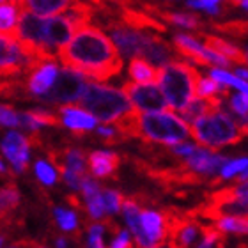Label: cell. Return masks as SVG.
Listing matches in <instances>:
<instances>
[{"label": "cell", "instance_id": "obj_1", "mask_svg": "<svg viewBox=\"0 0 248 248\" xmlns=\"http://www.w3.org/2000/svg\"><path fill=\"white\" fill-rule=\"evenodd\" d=\"M119 53L112 37L98 27L85 25L78 29L66 46L61 48L57 57L64 67L77 69L96 82H107L123 69Z\"/></svg>", "mask_w": 248, "mask_h": 248}, {"label": "cell", "instance_id": "obj_2", "mask_svg": "<svg viewBox=\"0 0 248 248\" xmlns=\"http://www.w3.org/2000/svg\"><path fill=\"white\" fill-rule=\"evenodd\" d=\"M115 128L121 137L129 139H144L147 142H156L163 145H176L186 142L193 137L191 126H188L181 115H177L172 110H161V112H137L123 117L115 123Z\"/></svg>", "mask_w": 248, "mask_h": 248}, {"label": "cell", "instance_id": "obj_3", "mask_svg": "<svg viewBox=\"0 0 248 248\" xmlns=\"http://www.w3.org/2000/svg\"><path fill=\"white\" fill-rule=\"evenodd\" d=\"M191 135L204 147L220 149L245 139L248 135V124L238 123L225 110L217 108L191 124Z\"/></svg>", "mask_w": 248, "mask_h": 248}, {"label": "cell", "instance_id": "obj_4", "mask_svg": "<svg viewBox=\"0 0 248 248\" xmlns=\"http://www.w3.org/2000/svg\"><path fill=\"white\" fill-rule=\"evenodd\" d=\"M80 105L101 124H115L135 110L124 89L105 85L99 82H89Z\"/></svg>", "mask_w": 248, "mask_h": 248}, {"label": "cell", "instance_id": "obj_5", "mask_svg": "<svg viewBox=\"0 0 248 248\" xmlns=\"http://www.w3.org/2000/svg\"><path fill=\"white\" fill-rule=\"evenodd\" d=\"M197 67L186 62L172 61L158 69V85L165 94L169 107L176 112H181L188 107L191 99L197 98L199 83Z\"/></svg>", "mask_w": 248, "mask_h": 248}, {"label": "cell", "instance_id": "obj_6", "mask_svg": "<svg viewBox=\"0 0 248 248\" xmlns=\"http://www.w3.org/2000/svg\"><path fill=\"white\" fill-rule=\"evenodd\" d=\"M87 85L89 80L83 73L71 69V67H62L57 82L53 83L50 93L43 99L50 105L78 103V101H82L83 94L87 91Z\"/></svg>", "mask_w": 248, "mask_h": 248}, {"label": "cell", "instance_id": "obj_7", "mask_svg": "<svg viewBox=\"0 0 248 248\" xmlns=\"http://www.w3.org/2000/svg\"><path fill=\"white\" fill-rule=\"evenodd\" d=\"M124 91L128 94L129 101L137 112L147 114V112H161L169 110V101L165 94L156 83H124Z\"/></svg>", "mask_w": 248, "mask_h": 248}, {"label": "cell", "instance_id": "obj_8", "mask_svg": "<svg viewBox=\"0 0 248 248\" xmlns=\"http://www.w3.org/2000/svg\"><path fill=\"white\" fill-rule=\"evenodd\" d=\"M108 34L112 37V41L115 43V46L119 48L121 55L124 57H131L135 55H142V50L147 41V32L139 31L135 27L128 25L126 21H112L107 25Z\"/></svg>", "mask_w": 248, "mask_h": 248}, {"label": "cell", "instance_id": "obj_9", "mask_svg": "<svg viewBox=\"0 0 248 248\" xmlns=\"http://www.w3.org/2000/svg\"><path fill=\"white\" fill-rule=\"evenodd\" d=\"M227 161V156L218 155L209 147H197L188 158H185V167L202 177H213L220 176Z\"/></svg>", "mask_w": 248, "mask_h": 248}, {"label": "cell", "instance_id": "obj_10", "mask_svg": "<svg viewBox=\"0 0 248 248\" xmlns=\"http://www.w3.org/2000/svg\"><path fill=\"white\" fill-rule=\"evenodd\" d=\"M2 153L9 161L15 172H23L31 160V140L25 139L20 131H9L2 140Z\"/></svg>", "mask_w": 248, "mask_h": 248}, {"label": "cell", "instance_id": "obj_11", "mask_svg": "<svg viewBox=\"0 0 248 248\" xmlns=\"http://www.w3.org/2000/svg\"><path fill=\"white\" fill-rule=\"evenodd\" d=\"M59 67L55 61H45L34 69L27 78V93L31 94L32 98H45L50 89L53 87V83L57 82L59 78Z\"/></svg>", "mask_w": 248, "mask_h": 248}, {"label": "cell", "instance_id": "obj_12", "mask_svg": "<svg viewBox=\"0 0 248 248\" xmlns=\"http://www.w3.org/2000/svg\"><path fill=\"white\" fill-rule=\"evenodd\" d=\"M59 115H61L62 124L67 129H71L75 135H85L87 131L96 128L98 119L94 117L91 112L83 108V107H75V105H62L59 108Z\"/></svg>", "mask_w": 248, "mask_h": 248}, {"label": "cell", "instance_id": "obj_13", "mask_svg": "<svg viewBox=\"0 0 248 248\" xmlns=\"http://www.w3.org/2000/svg\"><path fill=\"white\" fill-rule=\"evenodd\" d=\"M142 227H144V234L145 238L149 239L151 247L161 243L169 236L167 213L155 211V209H144L142 211Z\"/></svg>", "mask_w": 248, "mask_h": 248}, {"label": "cell", "instance_id": "obj_14", "mask_svg": "<svg viewBox=\"0 0 248 248\" xmlns=\"http://www.w3.org/2000/svg\"><path fill=\"white\" fill-rule=\"evenodd\" d=\"M119 167V155L112 151H94L89 155V170L94 177H108Z\"/></svg>", "mask_w": 248, "mask_h": 248}, {"label": "cell", "instance_id": "obj_15", "mask_svg": "<svg viewBox=\"0 0 248 248\" xmlns=\"http://www.w3.org/2000/svg\"><path fill=\"white\" fill-rule=\"evenodd\" d=\"M140 57H144L145 61H149L153 66L161 67V66H165V64H169V62H172L174 52H172V48L169 46L163 39H160L158 36L149 34Z\"/></svg>", "mask_w": 248, "mask_h": 248}, {"label": "cell", "instance_id": "obj_16", "mask_svg": "<svg viewBox=\"0 0 248 248\" xmlns=\"http://www.w3.org/2000/svg\"><path fill=\"white\" fill-rule=\"evenodd\" d=\"M123 217L128 223L129 231L133 234L135 241L140 248H151L149 239L145 238L144 227H142V211L140 207L137 206V202H133L131 199L123 202Z\"/></svg>", "mask_w": 248, "mask_h": 248}, {"label": "cell", "instance_id": "obj_17", "mask_svg": "<svg viewBox=\"0 0 248 248\" xmlns=\"http://www.w3.org/2000/svg\"><path fill=\"white\" fill-rule=\"evenodd\" d=\"M222 107V98H202L197 96L188 103L185 110H181V117L188 124H193L195 121H199L201 117L207 115L209 112L217 110Z\"/></svg>", "mask_w": 248, "mask_h": 248}, {"label": "cell", "instance_id": "obj_18", "mask_svg": "<svg viewBox=\"0 0 248 248\" xmlns=\"http://www.w3.org/2000/svg\"><path fill=\"white\" fill-rule=\"evenodd\" d=\"M20 121L25 129L31 131V135H37V131L43 128V126H57L62 124V121H59L52 112L43 108H34V110H27V112H21L20 114Z\"/></svg>", "mask_w": 248, "mask_h": 248}, {"label": "cell", "instance_id": "obj_19", "mask_svg": "<svg viewBox=\"0 0 248 248\" xmlns=\"http://www.w3.org/2000/svg\"><path fill=\"white\" fill-rule=\"evenodd\" d=\"M77 0H27L25 11H31L41 18H52L67 11Z\"/></svg>", "mask_w": 248, "mask_h": 248}, {"label": "cell", "instance_id": "obj_20", "mask_svg": "<svg viewBox=\"0 0 248 248\" xmlns=\"http://www.w3.org/2000/svg\"><path fill=\"white\" fill-rule=\"evenodd\" d=\"M206 39V46H209L211 50L218 52L220 55H223L225 59H229L231 62L238 64V66H243L247 64V59H245V52H241L238 46H234L232 43L225 41L222 37L217 36H204Z\"/></svg>", "mask_w": 248, "mask_h": 248}, {"label": "cell", "instance_id": "obj_21", "mask_svg": "<svg viewBox=\"0 0 248 248\" xmlns=\"http://www.w3.org/2000/svg\"><path fill=\"white\" fill-rule=\"evenodd\" d=\"M128 73L131 80L137 83H155L158 82V69L149 61L140 57H133L129 61Z\"/></svg>", "mask_w": 248, "mask_h": 248}, {"label": "cell", "instance_id": "obj_22", "mask_svg": "<svg viewBox=\"0 0 248 248\" xmlns=\"http://www.w3.org/2000/svg\"><path fill=\"white\" fill-rule=\"evenodd\" d=\"M123 21H126L128 25L139 29V31H145V29H153L156 32H165V25H161L160 21L151 18L144 11H131L124 9L123 11Z\"/></svg>", "mask_w": 248, "mask_h": 248}, {"label": "cell", "instance_id": "obj_23", "mask_svg": "<svg viewBox=\"0 0 248 248\" xmlns=\"http://www.w3.org/2000/svg\"><path fill=\"white\" fill-rule=\"evenodd\" d=\"M21 11L20 7L13 2H5L0 7V31L2 34H7V32H13L18 27V21H20Z\"/></svg>", "mask_w": 248, "mask_h": 248}, {"label": "cell", "instance_id": "obj_24", "mask_svg": "<svg viewBox=\"0 0 248 248\" xmlns=\"http://www.w3.org/2000/svg\"><path fill=\"white\" fill-rule=\"evenodd\" d=\"M20 204V191L15 186V183H9L2 188V195H0V206H2V217L9 218L11 213L16 211V207Z\"/></svg>", "mask_w": 248, "mask_h": 248}, {"label": "cell", "instance_id": "obj_25", "mask_svg": "<svg viewBox=\"0 0 248 248\" xmlns=\"http://www.w3.org/2000/svg\"><path fill=\"white\" fill-rule=\"evenodd\" d=\"M213 223L222 232L248 234V217H222Z\"/></svg>", "mask_w": 248, "mask_h": 248}, {"label": "cell", "instance_id": "obj_26", "mask_svg": "<svg viewBox=\"0 0 248 248\" xmlns=\"http://www.w3.org/2000/svg\"><path fill=\"white\" fill-rule=\"evenodd\" d=\"M225 87L227 85L218 83L211 77H201L199 78V83H197V96H202V98H218V94L229 96Z\"/></svg>", "mask_w": 248, "mask_h": 248}, {"label": "cell", "instance_id": "obj_27", "mask_svg": "<svg viewBox=\"0 0 248 248\" xmlns=\"http://www.w3.org/2000/svg\"><path fill=\"white\" fill-rule=\"evenodd\" d=\"M160 18L177 27H185V29H197L201 25V20L195 15H185V13H169V11H158Z\"/></svg>", "mask_w": 248, "mask_h": 248}, {"label": "cell", "instance_id": "obj_28", "mask_svg": "<svg viewBox=\"0 0 248 248\" xmlns=\"http://www.w3.org/2000/svg\"><path fill=\"white\" fill-rule=\"evenodd\" d=\"M248 167V158H236V160H229L225 163V167L222 169L220 176H218L217 183H222L225 179H232V177H238L243 170H247Z\"/></svg>", "mask_w": 248, "mask_h": 248}, {"label": "cell", "instance_id": "obj_29", "mask_svg": "<svg viewBox=\"0 0 248 248\" xmlns=\"http://www.w3.org/2000/svg\"><path fill=\"white\" fill-rule=\"evenodd\" d=\"M34 170H36L37 179H39L43 185L52 186V185H55V181H57V172H55V165H53V163H50V161L37 160L36 165H34Z\"/></svg>", "mask_w": 248, "mask_h": 248}, {"label": "cell", "instance_id": "obj_30", "mask_svg": "<svg viewBox=\"0 0 248 248\" xmlns=\"http://www.w3.org/2000/svg\"><path fill=\"white\" fill-rule=\"evenodd\" d=\"M218 243H223V232L213 225H202V241L197 248H215Z\"/></svg>", "mask_w": 248, "mask_h": 248}, {"label": "cell", "instance_id": "obj_31", "mask_svg": "<svg viewBox=\"0 0 248 248\" xmlns=\"http://www.w3.org/2000/svg\"><path fill=\"white\" fill-rule=\"evenodd\" d=\"M55 220H57L59 227L64 231V232H75L78 227V218L73 211H67L64 207H55Z\"/></svg>", "mask_w": 248, "mask_h": 248}, {"label": "cell", "instance_id": "obj_32", "mask_svg": "<svg viewBox=\"0 0 248 248\" xmlns=\"http://www.w3.org/2000/svg\"><path fill=\"white\" fill-rule=\"evenodd\" d=\"M103 191V190H101ZM96 193L93 197H87L85 202H87V213L91 215L93 220H101L107 213V207H105V201H103V193Z\"/></svg>", "mask_w": 248, "mask_h": 248}, {"label": "cell", "instance_id": "obj_33", "mask_svg": "<svg viewBox=\"0 0 248 248\" xmlns=\"http://www.w3.org/2000/svg\"><path fill=\"white\" fill-rule=\"evenodd\" d=\"M103 193V201H105V207H107V213H117L119 209H123V197H121L119 191L115 190H107L101 191Z\"/></svg>", "mask_w": 248, "mask_h": 248}, {"label": "cell", "instance_id": "obj_34", "mask_svg": "<svg viewBox=\"0 0 248 248\" xmlns=\"http://www.w3.org/2000/svg\"><path fill=\"white\" fill-rule=\"evenodd\" d=\"M229 105H231V110H232L236 115H239L241 119L248 115V96L247 94L238 93V94H234V96H231Z\"/></svg>", "mask_w": 248, "mask_h": 248}, {"label": "cell", "instance_id": "obj_35", "mask_svg": "<svg viewBox=\"0 0 248 248\" xmlns=\"http://www.w3.org/2000/svg\"><path fill=\"white\" fill-rule=\"evenodd\" d=\"M89 238H87V248H105L103 245V234H105V225L101 223H93L89 227Z\"/></svg>", "mask_w": 248, "mask_h": 248}, {"label": "cell", "instance_id": "obj_36", "mask_svg": "<svg viewBox=\"0 0 248 248\" xmlns=\"http://www.w3.org/2000/svg\"><path fill=\"white\" fill-rule=\"evenodd\" d=\"M0 121H2V126H7V128H15V126H20V114H16V110L9 105H2L0 108Z\"/></svg>", "mask_w": 248, "mask_h": 248}, {"label": "cell", "instance_id": "obj_37", "mask_svg": "<svg viewBox=\"0 0 248 248\" xmlns=\"http://www.w3.org/2000/svg\"><path fill=\"white\" fill-rule=\"evenodd\" d=\"M218 2H222V0H188V7H193V9H199V11H206L209 15H218V13H220Z\"/></svg>", "mask_w": 248, "mask_h": 248}, {"label": "cell", "instance_id": "obj_38", "mask_svg": "<svg viewBox=\"0 0 248 248\" xmlns=\"http://www.w3.org/2000/svg\"><path fill=\"white\" fill-rule=\"evenodd\" d=\"M222 32L232 34V36H245L248 32V21H234V23H223V25H217Z\"/></svg>", "mask_w": 248, "mask_h": 248}, {"label": "cell", "instance_id": "obj_39", "mask_svg": "<svg viewBox=\"0 0 248 248\" xmlns=\"http://www.w3.org/2000/svg\"><path fill=\"white\" fill-rule=\"evenodd\" d=\"M110 248H133V243L129 239V232L124 231V229H119V232H115V238L110 245Z\"/></svg>", "mask_w": 248, "mask_h": 248}, {"label": "cell", "instance_id": "obj_40", "mask_svg": "<svg viewBox=\"0 0 248 248\" xmlns=\"http://www.w3.org/2000/svg\"><path fill=\"white\" fill-rule=\"evenodd\" d=\"M80 191L83 193V197L87 199V197H93L96 195V193H99L101 191V188H99V185L94 179H91V177H85L82 183V188H80Z\"/></svg>", "mask_w": 248, "mask_h": 248}, {"label": "cell", "instance_id": "obj_41", "mask_svg": "<svg viewBox=\"0 0 248 248\" xmlns=\"http://www.w3.org/2000/svg\"><path fill=\"white\" fill-rule=\"evenodd\" d=\"M197 149V145L195 144H191V142H181V144H176V145H172V153L177 156H185V158H188V156L193 153V151Z\"/></svg>", "mask_w": 248, "mask_h": 248}, {"label": "cell", "instance_id": "obj_42", "mask_svg": "<svg viewBox=\"0 0 248 248\" xmlns=\"http://www.w3.org/2000/svg\"><path fill=\"white\" fill-rule=\"evenodd\" d=\"M151 248H179V247H177L174 241H170V239H169V241H161V243L155 245V247H151Z\"/></svg>", "mask_w": 248, "mask_h": 248}, {"label": "cell", "instance_id": "obj_43", "mask_svg": "<svg viewBox=\"0 0 248 248\" xmlns=\"http://www.w3.org/2000/svg\"><path fill=\"white\" fill-rule=\"evenodd\" d=\"M236 75H238L239 78H243V80H248V69H245L243 66L236 69Z\"/></svg>", "mask_w": 248, "mask_h": 248}, {"label": "cell", "instance_id": "obj_44", "mask_svg": "<svg viewBox=\"0 0 248 248\" xmlns=\"http://www.w3.org/2000/svg\"><path fill=\"white\" fill-rule=\"evenodd\" d=\"M236 179H238V183H241V181H248V167H247V170L241 172V174H239V176L236 177Z\"/></svg>", "mask_w": 248, "mask_h": 248}, {"label": "cell", "instance_id": "obj_45", "mask_svg": "<svg viewBox=\"0 0 248 248\" xmlns=\"http://www.w3.org/2000/svg\"><path fill=\"white\" fill-rule=\"evenodd\" d=\"M57 248H66V241H64V239H57Z\"/></svg>", "mask_w": 248, "mask_h": 248}, {"label": "cell", "instance_id": "obj_46", "mask_svg": "<svg viewBox=\"0 0 248 248\" xmlns=\"http://www.w3.org/2000/svg\"><path fill=\"white\" fill-rule=\"evenodd\" d=\"M227 2H229V4L236 5V4H238V2H243V0H227Z\"/></svg>", "mask_w": 248, "mask_h": 248}, {"label": "cell", "instance_id": "obj_47", "mask_svg": "<svg viewBox=\"0 0 248 248\" xmlns=\"http://www.w3.org/2000/svg\"><path fill=\"white\" fill-rule=\"evenodd\" d=\"M245 59H247V66H248V46L245 48Z\"/></svg>", "mask_w": 248, "mask_h": 248}, {"label": "cell", "instance_id": "obj_48", "mask_svg": "<svg viewBox=\"0 0 248 248\" xmlns=\"http://www.w3.org/2000/svg\"><path fill=\"white\" fill-rule=\"evenodd\" d=\"M32 248H46V247H43V245H36V243H34V245H32Z\"/></svg>", "mask_w": 248, "mask_h": 248}, {"label": "cell", "instance_id": "obj_49", "mask_svg": "<svg viewBox=\"0 0 248 248\" xmlns=\"http://www.w3.org/2000/svg\"><path fill=\"white\" fill-rule=\"evenodd\" d=\"M243 123H247V124H248V115H247V117H243Z\"/></svg>", "mask_w": 248, "mask_h": 248}, {"label": "cell", "instance_id": "obj_50", "mask_svg": "<svg viewBox=\"0 0 248 248\" xmlns=\"http://www.w3.org/2000/svg\"><path fill=\"white\" fill-rule=\"evenodd\" d=\"M13 248H16V247H13Z\"/></svg>", "mask_w": 248, "mask_h": 248}]
</instances>
